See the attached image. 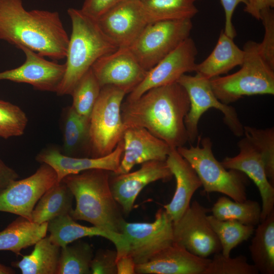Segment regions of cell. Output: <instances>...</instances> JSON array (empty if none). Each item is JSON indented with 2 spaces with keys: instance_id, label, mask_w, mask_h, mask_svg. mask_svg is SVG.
I'll list each match as a JSON object with an SVG mask.
<instances>
[{
  "instance_id": "37",
  "label": "cell",
  "mask_w": 274,
  "mask_h": 274,
  "mask_svg": "<svg viewBox=\"0 0 274 274\" xmlns=\"http://www.w3.org/2000/svg\"><path fill=\"white\" fill-rule=\"evenodd\" d=\"M253 264L249 263L244 255L234 258L224 256L221 252L214 254L203 274H258Z\"/></svg>"
},
{
  "instance_id": "14",
  "label": "cell",
  "mask_w": 274,
  "mask_h": 274,
  "mask_svg": "<svg viewBox=\"0 0 274 274\" xmlns=\"http://www.w3.org/2000/svg\"><path fill=\"white\" fill-rule=\"evenodd\" d=\"M91 69L101 87L113 86L126 94L142 82L148 73L128 47L119 48L102 56L94 63Z\"/></svg>"
},
{
  "instance_id": "13",
  "label": "cell",
  "mask_w": 274,
  "mask_h": 274,
  "mask_svg": "<svg viewBox=\"0 0 274 274\" xmlns=\"http://www.w3.org/2000/svg\"><path fill=\"white\" fill-rule=\"evenodd\" d=\"M198 50L194 40L188 38L148 73L125 100L138 98L148 90L175 82L187 73L194 72Z\"/></svg>"
},
{
  "instance_id": "29",
  "label": "cell",
  "mask_w": 274,
  "mask_h": 274,
  "mask_svg": "<svg viewBox=\"0 0 274 274\" xmlns=\"http://www.w3.org/2000/svg\"><path fill=\"white\" fill-rule=\"evenodd\" d=\"M60 250L46 236L36 243L30 254L11 265L23 274H56Z\"/></svg>"
},
{
  "instance_id": "36",
  "label": "cell",
  "mask_w": 274,
  "mask_h": 274,
  "mask_svg": "<svg viewBox=\"0 0 274 274\" xmlns=\"http://www.w3.org/2000/svg\"><path fill=\"white\" fill-rule=\"evenodd\" d=\"M27 123V117L19 107L0 99V138L22 135Z\"/></svg>"
},
{
  "instance_id": "22",
  "label": "cell",
  "mask_w": 274,
  "mask_h": 274,
  "mask_svg": "<svg viewBox=\"0 0 274 274\" xmlns=\"http://www.w3.org/2000/svg\"><path fill=\"white\" fill-rule=\"evenodd\" d=\"M47 231L51 242L60 248L84 237L100 236L114 244L117 258L128 254V243L123 234L94 226L82 225L77 223L70 214L61 215L48 221Z\"/></svg>"
},
{
  "instance_id": "46",
  "label": "cell",
  "mask_w": 274,
  "mask_h": 274,
  "mask_svg": "<svg viewBox=\"0 0 274 274\" xmlns=\"http://www.w3.org/2000/svg\"><path fill=\"white\" fill-rule=\"evenodd\" d=\"M139 1H142V0H139Z\"/></svg>"
},
{
  "instance_id": "11",
  "label": "cell",
  "mask_w": 274,
  "mask_h": 274,
  "mask_svg": "<svg viewBox=\"0 0 274 274\" xmlns=\"http://www.w3.org/2000/svg\"><path fill=\"white\" fill-rule=\"evenodd\" d=\"M209 210L196 200L173 222L174 243L202 258L220 252L219 241L208 220Z\"/></svg>"
},
{
  "instance_id": "6",
  "label": "cell",
  "mask_w": 274,
  "mask_h": 274,
  "mask_svg": "<svg viewBox=\"0 0 274 274\" xmlns=\"http://www.w3.org/2000/svg\"><path fill=\"white\" fill-rule=\"evenodd\" d=\"M198 139L196 146L191 145L188 148L183 146L177 150L194 169L204 191L221 193L237 201L246 200V176L240 171L226 169L217 160L209 138L200 140V145L199 136Z\"/></svg>"
},
{
  "instance_id": "4",
  "label": "cell",
  "mask_w": 274,
  "mask_h": 274,
  "mask_svg": "<svg viewBox=\"0 0 274 274\" xmlns=\"http://www.w3.org/2000/svg\"><path fill=\"white\" fill-rule=\"evenodd\" d=\"M72 33L66 55L65 70L56 92L58 95H71L80 79L100 57L119 48L100 28L97 20L81 9L67 10Z\"/></svg>"
},
{
  "instance_id": "3",
  "label": "cell",
  "mask_w": 274,
  "mask_h": 274,
  "mask_svg": "<svg viewBox=\"0 0 274 274\" xmlns=\"http://www.w3.org/2000/svg\"><path fill=\"white\" fill-rule=\"evenodd\" d=\"M111 173L91 169L68 175L61 181L75 199V208L70 213L75 220L85 221L93 226L121 233L125 220L111 189Z\"/></svg>"
},
{
  "instance_id": "15",
  "label": "cell",
  "mask_w": 274,
  "mask_h": 274,
  "mask_svg": "<svg viewBox=\"0 0 274 274\" xmlns=\"http://www.w3.org/2000/svg\"><path fill=\"white\" fill-rule=\"evenodd\" d=\"M96 20L118 48L129 47L149 24L139 0H122Z\"/></svg>"
},
{
  "instance_id": "32",
  "label": "cell",
  "mask_w": 274,
  "mask_h": 274,
  "mask_svg": "<svg viewBox=\"0 0 274 274\" xmlns=\"http://www.w3.org/2000/svg\"><path fill=\"white\" fill-rule=\"evenodd\" d=\"M61 248L56 274H90L94 256L89 243L75 241Z\"/></svg>"
},
{
  "instance_id": "27",
  "label": "cell",
  "mask_w": 274,
  "mask_h": 274,
  "mask_svg": "<svg viewBox=\"0 0 274 274\" xmlns=\"http://www.w3.org/2000/svg\"><path fill=\"white\" fill-rule=\"evenodd\" d=\"M249 249L259 273H274V211L257 225Z\"/></svg>"
},
{
  "instance_id": "42",
  "label": "cell",
  "mask_w": 274,
  "mask_h": 274,
  "mask_svg": "<svg viewBox=\"0 0 274 274\" xmlns=\"http://www.w3.org/2000/svg\"><path fill=\"white\" fill-rule=\"evenodd\" d=\"M274 7V0H247L244 11L256 20H260L261 13Z\"/></svg>"
},
{
  "instance_id": "43",
  "label": "cell",
  "mask_w": 274,
  "mask_h": 274,
  "mask_svg": "<svg viewBox=\"0 0 274 274\" xmlns=\"http://www.w3.org/2000/svg\"><path fill=\"white\" fill-rule=\"evenodd\" d=\"M19 177V175L13 169L0 159V192Z\"/></svg>"
},
{
  "instance_id": "24",
  "label": "cell",
  "mask_w": 274,
  "mask_h": 274,
  "mask_svg": "<svg viewBox=\"0 0 274 274\" xmlns=\"http://www.w3.org/2000/svg\"><path fill=\"white\" fill-rule=\"evenodd\" d=\"M244 58V50L222 30L214 49L207 58L196 64L194 72L210 80L241 65Z\"/></svg>"
},
{
  "instance_id": "25",
  "label": "cell",
  "mask_w": 274,
  "mask_h": 274,
  "mask_svg": "<svg viewBox=\"0 0 274 274\" xmlns=\"http://www.w3.org/2000/svg\"><path fill=\"white\" fill-rule=\"evenodd\" d=\"M48 222L38 224L19 216L0 231V251H10L17 255L21 251L35 245L46 236Z\"/></svg>"
},
{
  "instance_id": "40",
  "label": "cell",
  "mask_w": 274,
  "mask_h": 274,
  "mask_svg": "<svg viewBox=\"0 0 274 274\" xmlns=\"http://www.w3.org/2000/svg\"><path fill=\"white\" fill-rule=\"evenodd\" d=\"M122 0H84L81 10L97 20Z\"/></svg>"
},
{
  "instance_id": "30",
  "label": "cell",
  "mask_w": 274,
  "mask_h": 274,
  "mask_svg": "<svg viewBox=\"0 0 274 274\" xmlns=\"http://www.w3.org/2000/svg\"><path fill=\"white\" fill-rule=\"evenodd\" d=\"M201 0H142L148 23L159 21L192 19L199 10L195 3Z\"/></svg>"
},
{
  "instance_id": "21",
  "label": "cell",
  "mask_w": 274,
  "mask_h": 274,
  "mask_svg": "<svg viewBox=\"0 0 274 274\" xmlns=\"http://www.w3.org/2000/svg\"><path fill=\"white\" fill-rule=\"evenodd\" d=\"M211 259L198 257L174 243L148 261L135 265L138 274H203Z\"/></svg>"
},
{
  "instance_id": "33",
  "label": "cell",
  "mask_w": 274,
  "mask_h": 274,
  "mask_svg": "<svg viewBox=\"0 0 274 274\" xmlns=\"http://www.w3.org/2000/svg\"><path fill=\"white\" fill-rule=\"evenodd\" d=\"M209 224L216 234L221 247V253L230 256L231 251L247 241L253 234L254 226L232 220H221L208 215Z\"/></svg>"
},
{
  "instance_id": "41",
  "label": "cell",
  "mask_w": 274,
  "mask_h": 274,
  "mask_svg": "<svg viewBox=\"0 0 274 274\" xmlns=\"http://www.w3.org/2000/svg\"><path fill=\"white\" fill-rule=\"evenodd\" d=\"M223 8L225 21L224 32L228 37L234 39L236 36V30L232 23V16L237 6L239 4L245 5L247 0H220Z\"/></svg>"
},
{
  "instance_id": "12",
  "label": "cell",
  "mask_w": 274,
  "mask_h": 274,
  "mask_svg": "<svg viewBox=\"0 0 274 274\" xmlns=\"http://www.w3.org/2000/svg\"><path fill=\"white\" fill-rule=\"evenodd\" d=\"M57 182L54 169L46 163H42L32 175L13 181L0 192V211L31 221L32 212L40 198Z\"/></svg>"
},
{
  "instance_id": "45",
  "label": "cell",
  "mask_w": 274,
  "mask_h": 274,
  "mask_svg": "<svg viewBox=\"0 0 274 274\" xmlns=\"http://www.w3.org/2000/svg\"><path fill=\"white\" fill-rule=\"evenodd\" d=\"M15 271L12 268L0 263V274H13Z\"/></svg>"
},
{
  "instance_id": "23",
  "label": "cell",
  "mask_w": 274,
  "mask_h": 274,
  "mask_svg": "<svg viewBox=\"0 0 274 274\" xmlns=\"http://www.w3.org/2000/svg\"><path fill=\"white\" fill-rule=\"evenodd\" d=\"M165 161L175 178L176 188L171 201L164 209L175 222L189 208L192 196L202 185L194 169L177 148H171Z\"/></svg>"
},
{
  "instance_id": "31",
  "label": "cell",
  "mask_w": 274,
  "mask_h": 274,
  "mask_svg": "<svg viewBox=\"0 0 274 274\" xmlns=\"http://www.w3.org/2000/svg\"><path fill=\"white\" fill-rule=\"evenodd\" d=\"M211 212L218 219L235 220L254 227L261 221V207L258 202L248 199L237 201L226 196L220 197Z\"/></svg>"
},
{
  "instance_id": "8",
  "label": "cell",
  "mask_w": 274,
  "mask_h": 274,
  "mask_svg": "<svg viewBox=\"0 0 274 274\" xmlns=\"http://www.w3.org/2000/svg\"><path fill=\"white\" fill-rule=\"evenodd\" d=\"M192 27L191 19L149 23L128 48L148 71L190 37Z\"/></svg>"
},
{
  "instance_id": "5",
  "label": "cell",
  "mask_w": 274,
  "mask_h": 274,
  "mask_svg": "<svg viewBox=\"0 0 274 274\" xmlns=\"http://www.w3.org/2000/svg\"><path fill=\"white\" fill-rule=\"evenodd\" d=\"M243 50L244 61L238 71L210 79L215 96L226 105L245 96L274 94V69L262 56L259 43L248 41Z\"/></svg>"
},
{
  "instance_id": "9",
  "label": "cell",
  "mask_w": 274,
  "mask_h": 274,
  "mask_svg": "<svg viewBox=\"0 0 274 274\" xmlns=\"http://www.w3.org/2000/svg\"><path fill=\"white\" fill-rule=\"evenodd\" d=\"M186 90L190 100V109L184 122L188 141L193 143L198 138V125L202 115L211 108L220 111L223 121L232 133L237 137L244 135V125L235 109L220 101L212 88L210 80L198 74H184L177 81Z\"/></svg>"
},
{
  "instance_id": "26",
  "label": "cell",
  "mask_w": 274,
  "mask_h": 274,
  "mask_svg": "<svg viewBox=\"0 0 274 274\" xmlns=\"http://www.w3.org/2000/svg\"><path fill=\"white\" fill-rule=\"evenodd\" d=\"M63 140V154L90 157L89 119L78 114L72 106L65 109Z\"/></svg>"
},
{
  "instance_id": "17",
  "label": "cell",
  "mask_w": 274,
  "mask_h": 274,
  "mask_svg": "<svg viewBox=\"0 0 274 274\" xmlns=\"http://www.w3.org/2000/svg\"><path fill=\"white\" fill-rule=\"evenodd\" d=\"M19 49L25 54V61L19 66L0 72V80L26 83L38 90L56 93L65 72V63L46 59L25 47Z\"/></svg>"
},
{
  "instance_id": "19",
  "label": "cell",
  "mask_w": 274,
  "mask_h": 274,
  "mask_svg": "<svg viewBox=\"0 0 274 274\" xmlns=\"http://www.w3.org/2000/svg\"><path fill=\"white\" fill-rule=\"evenodd\" d=\"M122 140L123 151L115 174L127 173L136 164L147 161H165L171 149L165 142L143 127L126 128Z\"/></svg>"
},
{
  "instance_id": "20",
  "label": "cell",
  "mask_w": 274,
  "mask_h": 274,
  "mask_svg": "<svg viewBox=\"0 0 274 274\" xmlns=\"http://www.w3.org/2000/svg\"><path fill=\"white\" fill-rule=\"evenodd\" d=\"M123 142L121 140L110 154L101 157H77L65 155L55 147L42 150L38 154L36 160L46 163L56 172L58 181L65 177L78 174L91 169H103L116 173L123 151Z\"/></svg>"
},
{
  "instance_id": "10",
  "label": "cell",
  "mask_w": 274,
  "mask_h": 274,
  "mask_svg": "<svg viewBox=\"0 0 274 274\" xmlns=\"http://www.w3.org/2000/svg\"><path fill=\"white\" fill-rule=\"evenodd\" d=\"M121 233L128 243V254L136 264L145 263L174 243L173 221L164 209H159L152 222H127Z\"/></svg>"
},
{
  "instance_id": "28",
  "label": "cell",
  "mask_w": 274,
  "mask_h": 274,
  "mask_svg": "<svg viewBox=\"0 0 274 274\" xmlns=\"http://www.w3.org/2000/svg\"><path fill=\"white\" fill-rule=\"evenodd\" d=\"M74 195L61 181L47 190L40 198L31 213V221L42 224L73 210Z\"/></svg>"
},
{
  "instance_id": "18",
  "label": "cell",
  "mask_w": 274,
  "mask_h": 274,
  "mask_svg": "<svg viewBox=\"0 0 274 274\" xmlns=\"http://www.w3.org/2000/svg\"><path fill=\"white\" fill-rule=\"evenodd\" d=\"M237 146L238 154L226 157L221 163L226 169L242 172L255 183L262 200L261 222L274 211V186L267 178L261 154L252 142L245 136Z\"/></svg>"
},
{
  "instance_id": "38",
  "label": "cell",
  "mask_w": 274,
  "mask_h": 274,
  "mask_svg": "<svg viewBox=\"0 0 274 274\" xmlns=\"http://www.w3.org/2000/svg\"><path fill=\"white\" fill-rule=\"evenodd\" d=\"M264 29L262 41L259 43L260 53L270 66L274 69V11L268 9L261 13L260 19Z\"/></svg>"
},
{
  "instance_id": "16",
  "label": "cell",
  "mask_w": 274,
  "mask_h": 274,
  "mask_svg": "<svg viewBox=\"0 0 274 274\" xmlns=\"http://www.w3.org/2000/svg\"><path fill=\"white\" fill-rule=\"evenodd\" d=\"M134 172L115 174L111 173L110 185L113 196L126 215L132 211L140 192L157 181H168L173 175L165 161L152 160L141 164Z\"/></svg>"
},
{
  "instance_id": "39",
  "label": "cell",
  "mask_w": 274,
  "mask_h": 274,
  "mask_svg": "<svg viewBox=\"0 0 274 274\" xmlns=\"http://www.w3.org/2000/svg\"><path fill=\"white\" fill-rule=\"evenodd\" d=\"M117 252L115 250L99 249L94 254L91 263L92 274H117Z\"/></svg>"
},
{
  "instance_id": "1",
  "label": "cell",
  "mask_w": 274,
  "mask_h": 274,
  "mask_svg": "<svg viewBox=\"0 0 274 274\" xmlns=\"http://www.w3.org/2000/svg\"><path fill=\"white\" fill-rule=\"evenodd\" d=\"M189 109L188 95L177 82L150 89L135 100H125L121 114L125 129L145 128L177 148L188 142L184 120Z\"/></svg>"
},
{
  "instance_id": "34",
  "label": "cell",
  "mask_w": 274,
  "mask_h": 274,
  "mask_svg": "<svg viewBox=\"0 0 274 274\" xmlns=\"http://www.w3.org/2000/svg\"><path fill=\"white\" fill-rule=\"evenodd\" d=\"M101 87L90 68L80 79L71 95L72 107L80 116L89 119Z\"/></svg>"
},
{
  "instance_id": "2",
  "label": "cell",
  "mask_w": 274,
  "mask_h": 274,
  "mask_svg": "<svg viewBox=\"0 0 274 274\" xmlns=\"http://www.w3.org/2000/svg\"><path fill=\"white\" fill-rule=\"evenodd\" d=\"M0 39L57 61L65 58L69 41L58 12L27 11L21 0H0Z\"/></svg>"
},
{
  "instance_id": "7",
  "label": "cell",
  "mask_w": 274,
  "mask_h": 274,
  "mask_svg": "<svg viewBox=\"0 0 274 274\" xmlns=\"http://www.w3.org/2000/svg\"><path fill=\"white\" fill-rule=\"evenodd\" d=\"M126 94L113 86L101 87L89 118L90 157L110 154L122 139L125 128L121 107Z\"/></svg>"
},
{
  "instance_id": "44",
  "label": "cell",
  "mask_w": 274,
  "mask_h": 274,
  "mask_svg": "<svg viewBox=\"0 0 274 274\" xmlns=\"http://www.w3.org/2000/svg\"><path fill=\"white\" fill-rule=\"evenodd\" d=\"M135 265V263L129 255L122 256L117 259V274H134Z\"/></svg>"
},
{
  "instance_id": "35",
  "label": "cell",
  "mask_w": 274,
  "mask_h": 274,
  "mask_svg": "<svg viewBox=\"0 0 274 274\" xmlns=\"http://www.w3.org/2000/svg\"><path fill=\"white\" fill-rule=\"evenodd\" d=\"M244 134L261 154L266 176L274 186V128L258 129L244 126Z\"/></svg>"
}]
</instances>
